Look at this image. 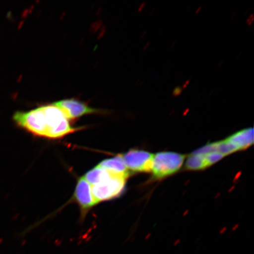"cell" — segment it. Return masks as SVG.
<instances>
[{"label": "cell", "instance_id": "cell-7", "mask_svg": "<svg viewBox=\"0 0 254 254\" xmlns=\"http://www.w3.org/2000/svg\"><path fill=\"white\" fill-rule=\"evenodd\" d=\"M98 166L104 168L114 176L123 177L126 179H128L129 176L128 169L126 166L122 155H118L116 157L104 160L98 165Z\"/></svg>", "mask_w": 254, "mask_h": 254}, {"label": "cell", "instance_id": "cell-4", "mask_svg": "<svg viewBox=\"0 0 254 254\" xmlns=\"http://www.w3.org/2000/svg\"><path fill=\"white\" fill-rule=\"evenodd\" d=\"M128 170L135 172H150L154 155L147 151L132 150L122 155Z\"/></svg>", "mask_w": 254, "mask_h": 254}, {"label": "cell", "instance_id": "cell-12", "mask_svg": "<svg viewBox=\"0 0 254 254\" xmlns=\"http://www.w3.org/2000/svg\"><path fill=\"white\" fill-rule=\"evenodd\" d=\"M214 152H217V143L216 142L211 143V144L200 148L198 150L193 152L192 154L204 155Z\"/></svg>", "mask_w": 254, "mask_h": 254}, {"label": "cell", "instance_id": "cell-9", "mask_svg": "<svg viewBox=\"0 0 254 254\" xmlns=\"http://www.w3.org/2000/svg\"><path fill=\"white\" fill-rule=\"evenodd\" d=\"M110 173L104 168L97 166L85 174L84 179L90 184L91 186L97 185L103 181L109 178Z\"/></svg>", "mask_w": 254, "mask_h": 254}, {"label": "cell", "instance_id": "cell-6", "mask_svg": "<svg viewBox=\"0 0 254 254\" xmlns=\"http://www.w3.org/2000/svg\"><path fill=\"white\" fill-rule=\"evenodd\" d=\"M75 198L84 211L96 204L92 193L91 186L84 177H82L78 180L75 189Z\"/></svg>", "mask_w": 254, "mask_h": 254}, {"label": "cell", "instance_id": "cell-8", "mask_svg": "<svg viewBox=\"0 0 254 254\" xmlns=\"http://www.w3.org/2000/svg\"><path fill=\"white\" fill-rule=\"evenodd\" d=\"M227 139L237 148L238 151L245 150L253 144V128H247L235 133Z\"/></svg>", "mask_w": 254, "mask_h": 254}, {"label": "cell", "instance_id": "cell-1", "mask_svg": "<svg viewBox=\"0 0 254 254\" xmlns=\"http://www.w3.org/2000/svg\"><path fill=\"white\" fill-rule=\"evenodd\" d=\"M15 125L34 135L51 139L62 138L81 129L71 126L63 111L55 105L26 111H17L12 117Z\"/></svg>", "mask_w": 254, "mask_h": 254}, {"label": "cell", "instance_id": "cell-10", "mask_svg": "<svg viewBox=\"0 0 254 254\" xmlns=\"http://www.w3.org/2000/svg\"><path fill=\"white\" fill-rule=\"evenodd\" d=\"M186 167L190 170H204L209 167L204 155L192 154L187 159Z\"/></svg>", "mask_w": 254, "mask_h": 254}, {"label": "cell", "instance_id": "cell-2", "mask_svg": "<svg viewBox=\"0 0 254 254\" xmlns=\"http://www.w3.org/2000/svg\"><path fill=\"white\" fill-rule=\"evenodd\" d=\"M185 156L174 152H161L155 155L152 171L155 178L163 179L176 173L182 167Z\"/></svg>", "mask_w": 254, "mask_h": 254}, {"label": "cell", "instance_id": "cell-3", "mask_svg": "<svg viewBox=\"0 0 254 254\" xmlns=\"http://www.w3.org/2000/svg\"><path fill=\"white\" fill-rule=\"evenodd\" d=\"M126 180L125 178L111 174L110 177L102 182L91 186L95 203L97 204L118 196L125 188Z\"/></svg>", "mask_w": 254, "mask_h": 254}, {"label": "cell", "instance_id": "cell-11", "mask_svg": "<svg viewBox=\"0 0 254 254\" xmlns=\"http://www.w3.org/2000/svg\"><path fill=\"white\" fill-rule=\"evenodd\" d=\"M216 143H217V152L224 155V156L238 151L237 148L227 139Z\"/></svg>", "mask_w": 254, "mask_h": 254}, {"label": "cell", "instance_id": "cell-5", "mask_svg": "<svg viewBox=\"0 0 254 254\" xmlns=\"http://www.w3.org/2000/svg\"><path fill=\"white\" fill-rule=\"evenodd\" d=\"M63 111L66 118L74 119L86 114L100 113L99 110L89 107L88 105L75 99H66L53 104Z\"/></svg>", "mask_w": 254, "mask_h": 254}, {"label": "cell", "instance_id": "cell-13", "mask_svg": "<svg viewBox=\"0 0 254 254\" xmlns=\"http://www.w3.org/2000/svg\"><path fill=\"white\" fill-rule=\"evenodd\" d=\"M204 158L206 162L208 164L209 166H211V165L217 163L218 161L221 160L222 158L224 157V155L218 152H211V153H209L208 154H206L204 155Z\"/></svg>", "mask_w": 254, "mask_h": 254}]
</instances>
